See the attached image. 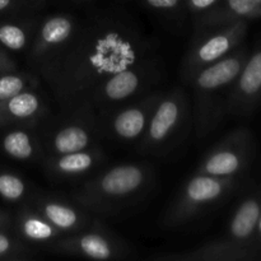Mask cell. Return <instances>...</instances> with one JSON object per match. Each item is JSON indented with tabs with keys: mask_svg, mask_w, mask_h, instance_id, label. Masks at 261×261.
<instances>
[{
	"mask_svg": "<svg viewBox=\"0 0 261 261\" xmlns=\"http://www.w3.org/2000/svg\"><path fill=\"white\" fill-rule=\"evenodd\" d=\"M155 51L137 22L116 12L82 18L75 38L42 75L61 112L83 105L103 79Z\"/></svg>",
	"mask_w": 261,
	"mask_h": 261,
	"instance_id": "cell-1",
	"label": "cell"
},
{
	"mask_svg": "<svg viewBox=\"0 0 261 261\" xmlns=\"http://www.w3.org/2000/svg\"><path fill=\"white\" fill-rule=\"evenodd\" d=\"M154 181L155 171L150 163H120L98 170L81 181L71 199L94 216H110L144 198Z\"/></svg>",
	"mask_w": 261,
	"mask_h": 261,
	"instance_id": "cell-2",
	"label": "cell"
},
{
	"mask_svg": "<svg viewBox=\"0 0 261 261\" xmlns=\"http://www.w3.org/2000/svg\"><path fill=\"white\" fill-rule=\"evenodd\" d=\"M249 50L242 46L199 70L188 86L191 89V119L195 137L205 139L227 116L232 86L244 68Z\"/></svg>",
	"mask_w": 261,
	"mask_h": 261,
	"instance_id": "cell-3",
	"label": "cell"
},
{
	"mask_svg": "<svg viewBox=\"0 0 261 261\" xmlns=\"http://www.w3.org/2000/svg\"><path fill=\"white\" fill-rule=\"evenodd\" d=\"M163 79L165 64L162 58L153 51L103 79L78 109L94 115L103 114L161 88Z\"/></svg>",
	"mask_w": 261,
	"mask_h": 261,
	"instance_id": "cell-4",
	"label": "cell"
},
{
	"mask_svg": "<svg viewBox=\"0 0 261 261\" xmlns=\"http://www.w3.org/2000/svg\"><path fill=\"white\" fill-rule=\"evenodd\" d=\"M191 125V99L186 89L180 86L163 89L149 125L137 143V152L155 157L168 154L181 145Z\"/></svg>",
	"mask_w": 261,
	"mask_h": 261,
	"instance_id": "cell-5",
	"label": "cell"
},
{
	"mask_svg": "<svg viewBox=\"0 0 261 261\" xmlns=\"http://www.w3.org/2000/svg\"><path fill=\"white\" fill-rule=\"evenodd\" d=\"M240 185L241 177H218L194 172L166 209L163 226L172 229L189 224L208 209L221 204Z\"/></svg>",
	"mask_w": 261,
	"mask_h": 261,
	"instance_id": "cell-6",
	"label": "cell"
},
{
	"mask_svg": "<svg viewBox=\"0 0 261 261\" xmlns=\"http://www.w3.org/2000/svg\"><path fill=\"white\" fill-rule=\"evenodd\" d=\"M38 129L45 155L96 147L103 139L97 116L83 109L60 111V116H50Z\"/></svg>",
	"mask_w": 261,
	"mask_h": 261,
	"instance_id": "cell-7",
	"label": "cell"
},
{
	"mask_svg": "<svg viewBox=\"0 0 261 261\" xmlns=\"http://www.w3.org/2000/svg\"><path fill=\"white\" fill-rule=\"evenodd\" d=\"M82 18L66 12L41 17L25 58L30 71L40 78L65 54L81 28Z\"/></svg>",
	"mask_w": 261,
	"mask_h": 261,
	"instance_id": "cell-8",
	"label": "cell"
},
{
	"mask_svg": "<svg viewBox=\"0 0 261 261\" xmlns=\"http://www.w3.org/2000/svg\"><path fill=\"white\" fill-rule=\"evenodd\" d=\"M46 251L60 256L91 260H130L137 257L134 247L107 228L99 219L82 231L60 237Z\"/></svg>",
	"mask_w": 261,
	"mask_h": 261,
	"instance_id": "cell-9",
	"label": "cell"
},
{
	"mask_svg": "<svg viewBox=\"0 0 261 261\" xmlns=\"http://www.w3.org/2000/svg\"><path fill=\"white\" fill-rule=\"evenodd\" d=\"M247 23V20H240L221 27L195 31L193 42L181 63L180 75L184 83L188 84L199 70L239 48L246 37Z\"/></svg>",
	"mask_w": 261,
	"mask_h": 261,
	"instance_id": "cell-10",
	"label": "cell"
},
{
	"mask_svg": "<svg viewBox=\"0 0 261 261\" xmlns=\"http://www.w3.org/2000/svg\"><path fill=\"white\" fill-rule=\"evenodd\" d=\"M162 93V88L153 89L127 103L96 115L103 139L107 138L122 144L137 145L149 125Z\"/></svg>",
	"mask_w": 261,
	"mask_h": 261,
	"instance_id": "cell-11",
	"label": "cell"
},
{
	"mask_svg": "<svg viewBox=\"0 0 261 261\" xmlns=\"http://www.w3.org/2000/svg\"><path fill=\"white\" fill-rule=\"evenodd\" d=\"M254 157V138L246 127L229 132L201 157L195 172L218 177H241Z\"/></svg>",
	"mask_w": 261,
	"mask_h": 261,
	"instance_id": "cell-12",
	"label": "cell"
},
{
	"mask_svg": "<svg viewBox=\"0 0 261 261\" xmlns=\"http://www.w3.org/2000/svg\"><path fill=\"white\" fill-rule=\"evenodd\" d=\"M28 203L64 236L82 231L98 219L71 198L42 189H36Z\"/></svg>",
	"mask_w": 261,
	"mask_h": 261,
	"instance_id": "cell-13",
	"label": "cell"
},
{
	"mask_svg": "<svg viewBox=\"0 0 261 261\" xmlns=\"http://www.w3.org/2000/svg\"><path fill=\"white\" fill-rule=\"evenodd\" d=\"M107 155L101 144L63 154L45 155L40 162L46 177L55 184L83 181L106 163Z\"/></svg>",
	"mask_w": 261,
	"mask_h": 261,
	"instance_id": "cell-14",
	"label": "cell"
},
{
	"mask_svg": "<svg viewBox=\"0 0 261 261\" xmlns=\"http://www.w3.org/2000/svg\"><path fill=\"white\" fill-rule=\"evenodd\" d=\"M261 101V42L249 54L244 68L232 86L227 115L246 116Z\"/></svg>",
	"mask_w": 261,
	"mask_h": 261,
	"instance_id": "cell-15",
	"label": "cell"
},
{
	"mask_svg": "<svg viewBox=\"0 0 261 261\" xmlns=\"http://www.w3.org/2000/svg\"><path fill=\"white\" fill-rule=\"evenodd\" d=\"M154 261H251L260 259L259 250L242 246L222 237L182 251L155 252L148 257Z\"/></svg>",
	"mask_w": 261,
	"mask_h": 261,
	"instance_id": "cell-16",
	"label": "cell"
},
{
	"mask_svg": "<svg viewBox=\"0 0 261 261\" xmlns=\"http://www.w3.org/2000/svg\"><path fill=\"white\" fill-rule=\"evenodd\" d=\"M50 116V103L40 87L0 102V130L14 125H41Z\"/></svg>",
	"mask_w": 261,
	"mask_h": 261,
	"instance_id": "cell-17",
	"label": "cell"
},
{
	"mask_svg": "<svg viewBox=\"0 0 261 261\" xmlns=\"http://www.w3.org/2000/svg\"><path fill=\"white\" fill-rule=\"evenodd\" d=\"M12 231L30 246L43 250H47L54 242L64 236L28 201L19 204L13 213Z\"/></svg>",
	"mask_w": 261,
	"mask_h": 261,
	"instance_id": "cell-18",
	"label": "cell"
},
{
	"mask_svg": "<svg viewBox=\"0 0 261 261\" xmlns=\"http://www.w3.org/2000/svg\"><path fill=\"white\" fill-rule=\"evenodd\" d=\"M40 125H14L0 130V150L18 162L40 163L45 157Z\"/></svg>",
	"mask_w": 261,
	"mask_h": 261,
	"instance_id": "cell-19",
	"label": "cell"
},
{
	"mask_svg": "<svg viewBox=\"0 0 261 261\" xmlns=\"http://www.w3.org/2000/svg\"><path fill=\"white\" fill-rule=\"evenodd\" d=\"M261 214V191L252 193L241 200L229 218L226 239L247 247L254 246L255 234Z\"/></svg>",
	"mask_w": 261,
	"mask_h": 261,
	"instance_id": "cell-20",
	"label": "cell"
},
{
	"mask_svg": "<svg viewBox=\"0 0 261 261\" xmlns=\"http://www.w3.org/2000/svg\"><path fill=\"white\" fill-rule=\"evenodd\" d=\"M261 0H221L213 9L194 18L195 31L256 19Z\"/></svg>",
	"mask_w": 261,
	"mask_h": 261,
	"instance_id": "cell-21",
	"label": "cell"
},
{
	"mask_svg": "<svg viewBox=\"0 0 261 261\" xmlns=\"http://www.w3.org/2000/svg\"><path fill=\"white\" fill-rule=\"evenodd\" d=\"M41 14L20 15L0 19V46L7 51L27 54L36 30L40 23Z\"/></svg>",
	"mask_w": 261,
	"mask_h": 261,
	"instance_id": "cell-22",
	"label": "cell"
},
{
	"mask_svg": "<svg viewBox=\"0 0 261 261\" xmlns=\"http://www.w3.org/2000/svg\"><path fill=\"white\" fill-rule=\"evenodd\" d=\"M36 186L12 168L0 166V198L10 204L25 203L35 193Z\"/></svg>",
	"mask_w": 261,
	"mask_h": 261,
	"instance_id": "cell-23",
	"label": "cell"
},
{
	"mask_svg": "<svg viewBox=\"0 0 261 261\" xmlns=\"http://www.w3.org/2000/svg\"><path fill=\"white\" fill-rule=\"evenodd\" d=\"M41 79L32 71L13 70L0 73V102L10 98L20 92L40 87Z\"/></svg>",
	"mask_w": 261,
	"mask_h": 261,
	"instance_id": "cell-24",
	"label": "cell"
},
{
	"mask_svg": "<svg viewBox=\"0 0 261 261\" xmlns=\"http://www.w3.org/2000/svg\"><path fill=\"white\" fill-rule=\"evenodd\" d=\"M37 256L35 247L30 246L13 231H0V260L27 261Z\"/></svg>",
	"mask_w": 261,
	"mask_h": 261,
	"instance_id": "cell-25",
	"label": "cell"
},
{
	"mask_svg": "<svg viewBox=\"0 0 261 261\" xmlns=\"http://www.w3.org/2000/svg\"><path fill=\"white\" fill-rule=\"evenodd\" d=\"M47 0H0V19L40 14Z\"/></svg>",
	"mask_w": 261,
	"mask_h": 261,
	"instance_id": "cell-26",
	"label": "cell"
},
{
	"mask_svg": "<svg viewBox=\"0 0 261 261\" xmlns=\"http://www.w3.org/2000/svg\"><path fill=\"white\" fill-rule=\"evenodd\" d=\"M140 2L148 9L171 17L186 10L185 0H140Z\"/></svg>",
	"mask_w": 261,
	"mask_h": 261,
	"instance_id": "cell-27",
	"label": "cell"
},
{
	"mask_svg": "<svg viewBox=\"0 0 261 261\" xmlns=\"http://www.w3.org/2000/svg\"><path fill=\"white\" fill-rule=\"evenodd\" d=\"M219 2L221 0H185V7L189 13L196 17L213 9Z\"/></svg>",
	"mask_w": 261,
	"mask_h": 261,
	"instance_id": "cell-28",
	"label": "cell"
},
{
	"mask_svg": "<svg viewBox=\"0 0 261 261\" xmlns=\"http://www.w3.org/2000/svg\"><path fill=\"white\" fill-rule=\"evenodd\" d=\"M17 61L9 55V51H7L4 47L0 46V73H4V71H13L17 70Z\"/></svg>",
	"mask_w": 261,
	"mask_h": 261,
	"instance_id": "cell-29",
	"label": "cell"
},
{
	"mask_svg": "<svg viewBox=\"0 0 261 261\" xmlns=\"http://www.w3.org/2000/svg\"><path fill=\"white\" fill-rule=\"evenodd\" d=\"M13 213L0 209V231H12Z\"/></svg>",
	"mask_w": 261,
	"mask_h": 261,
	"instance_id": "cell-30",
	"label": "cell"
},
{
	"mask_svg": "<svg viewBox=\"0 0 261 261\" xmlns=\"http://www.w3.org/2000/svg\"><path fill=\"white\" fill-rule=\"evenodd\" d=\"M254 246L259 250V247L261 246V214H260V219H259V224H257V229H256V234H255V240H254Z\"/></svg>",
	"mask_w": 261,
	"mask_h": 261,
	"instance_id": "cell-31",
	"label": "cell"
},
{
	"mask_svg": "<svg viewBox=\"0 0 261 261\" xmlns=\"http://www.w3.org/2000/svg\"><path fill=\"white\" fill-rule=\"evenodd\" d=\"M75 4H86V3H91L93 2V0H73Z\"/></svg>",
	"mask_w": 261,
	"mask_h": 261,
	"instance_id": "cell-32",
	"label": "cell"
},
{
	"mask_svg": "<svg viewBox=\"0 0 261 261\" xmlns=\"http://www.w3.org/2000/svg\"><path fill=\"white\" fill-rule=\"evenodd\" d=\"M257 18H261V2H260V5H259V9H257V14H256V19Z\"/></svg>",
	"mask_w": 261,
	"mask_h": 261,
	"instance_id": "cell-33",
	"label": "cell"
}]
</instances>
